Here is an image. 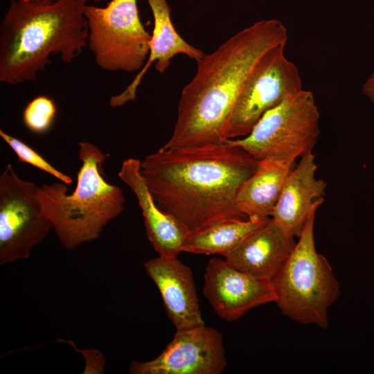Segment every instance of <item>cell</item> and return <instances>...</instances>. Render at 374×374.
I'll return each instance as SVG.
<instances>
[{
  "label": "cell",
  "mask_w": 374,
  "mask_h": 374,
  "mask_svg": "<svg viewBox=\"0 0 374 374\" xmlns=\"http://www.w3.org/2000/svg\"><path fill=\"white\" fill-rule=\"evenodd\" d=\"M258 163L226 141L162 147L141 161V172L159 208L190 233L223 220H247L238 206L237 195Z\"/></svg>",
  "instance_id": "cell-1"
},
{
  "label": "cell",
  "mask_w": 374,
  "mask_h": 374,
  "mask_svg": "<svg viewBox=\"0 0 374 374\" xmlns=\"http://www.w3.org/2000/svg\"><path fill=\"white\" fill-rule=\"evenodd\" d=\"M288 33L278 19H262L238 31L197 62V72L183 88L167 148L218 145L244 84L261 57L286 44Z\"/></svg>",
  "instance_id": "cell-2"
},
{
  "label": "cell",
  "mask_w": 374,
  "mask_h": 374,
  "mask_svg": "<svg viewBox=\"0 0 374 374\" xmlns=\"http://www.w3.org/2000/svg\"><path fill=\"white\" fill-rule=\"evenodd\" d=\"M90 1L10 0L0 24V82L35 81L51 56L67 64L79 57L88 44L85 10Z\"/></svg>",
  "instance_id": "cell-3"
},
{
  "label": "cell",
  "mask_w": 374,
  "mask_h": 374,
  "mask_svg": "<svg viewBox=\"0 0 374 374\" xmlns=\"http://www.w3.org/2000/svg\"><path fill=\"white\" fill-rule=\"evenodd\" d=\"M108 156L95 144L81 141L78 158L82 165L75 190L67 194L66 184L62 181L38 188L42 212L67 249L98 239L107 224L124 210L122 190L105 178L103 163Z\"/></svg>",
  "instance_id": "cell-4"
},
{
  "label": "cell",
  "mask_w": 374,
  "mask_h": 374,
  "mask_svg": "<svg viewBox=\"0 0 374 374\" xmlns=\"http://www.w3.org/2000/svg\"><path fill=\"white\" fill-rule=\"evenodd\" d=\"M319 206L311 211L299 241L271 281L275 303L285 316L327 328L328 310L339 295V285L327 258L315 248L314 225Z\"/></svg>",
  "instance_id": "cell-5"
},
{
  "label": "cell",
  "mask_w": 374,
  "mask_h": 374,
  "mask_svg": "<svg viewBox=\"0 0 374 374\" xmlns=\"http://www.w3.org/2000/svg\"><path fill=\"white\" fill-rule=\"evenodd\" d=\"M319 118L313 93L302 89L267 111L248 135L226 141L258 160L295 162L312 153L320 134Z\"/></svg>",
  "instance_id": "cell-6"
},
{
  "label": "cell",
  "mask_w": 374,
  "mask_h": 374,
  "mask_svg": "<svg viewBox=\"0 0 374 374\" xmlns=\"http://www.w3.org/2000/svg\"><path fill=\"white\" fill-rule=\"evenodd\" d=\"M88 44L96 64L107 71H139L145 64L151 35L141 21L137 0H111L85 10Z\"/></svg>",
  "instance_id": "cell-7"
},
{
  "label": "cell",
  "mask_w": 374,
  "mask_h": 374,
  "mask_svg": "<svg viewBox=\"0 0 374 374\" xmlns=\"http://www.w3.org/2000/svg\"><path fill=\"white\" fill-rule=\"evenodd\" d=\"M285 46L269 50L249 75L228 120L226 140L246 136L267 111L303 89L298 68L285 55Z\"/></svg>",
  "instance_id": "cell-8"
},
{
  "label": "cell",
  "mask_w": 374,
  "mask_h": 374,
  "mask_svg": "<svg viewBox=\"0 0 374 374\" xmlns=\"http://www.w3.org/2000/svg\"><path fill=\"white\" fill-rule=\"evenodd\" d=\"M39 186L8 163L0 175V264L27 259L53 229L38 199Z\"/></svg>",
  "instance_id": "cell-9"
},
{
  "label": "cell",
  "mask_w": 374,
  "mask_h": 374,
  "mask_svg": "<svg viewBox=\"0 0 374 374\" xmlns=\"http://www.w3.org/2000/svg\"><path fill=\"white\" fill-rule=\"evenodd\" d=\"M227 365L222 336L204 324L177 330L155 359L133 361L131 374H220Z\"/></svg>",
  "instance_id": "cell-10"
},
{
  "label": "cell",
  "mask_w": 374,
  "mask_h": 374,
  "mask_svg": "<svg viewBox=\"0 0 374 374\" xmlns=\"http://www.w3.org/2000/svg\"><path fill=\"white\" fill-rule=\"evenodd\" d=\"M203 293L217 314L227 321L276 299L271 280L256 278L217 258L206 267Z\"/></svg>",
  "instance_id": "cell-11"
},
{
  "label": "cell",
  "mask_w": 374,
  "mask_h": 374,
  "mask_svg": "<svg viewBox=\"0 0 374 374\" xmlns=\"http://www.w3.org/2000/svg\"><path fill=\"white\" fill-rule=\"evenodd\" d=\"M176 330L204 325L191 269L177 257L159 256L144 263Z\"/></svg>",
  "instance_id": "cell-12"
},
{
  "label": "cell",
  "mask_w": 374,
  "mask_h": 374,
  "mask_svg": "<svg viewBox=\"0 0 374 374\" xmlns=\"http://www.w3.org/2000/svg\"><path fill=\"white\" fill-rule=\"evenodd\" d=\"M294 238L269 217L224 258L243 272L271 280L292 253Z\"/></svg>",
  "instance_id": "cell-13"
},
{
  "label": "cell",
  "mask_w": 374,
  "mask_h": 374,
  "mask_svg": "<svg viewBox=\"0 0 374 374\" xmlns=\"http://www.w3.org/2000/svg\"><path fill=\"white\" fill-rule=\"evenodd\" d=\"M315 156L308 154L300 158L290 172L278 202L271 217L286 231L299 237L314 207L324 201L327 184L317 179Z\"/></svg>",
  "instance_id": "cell-14"
},
{
  "label": "cell",
  "mask_w": 374,
  "mask_h": 374,
  "mask_svg": "<svg viewBox=\"0 0 374 374\" xmlns=\"http://www.w3.org/2000/svg\"><path fill=\"white\" fill-rule=\"evenodd\" d=\"M141 161L134 158L124 160L118 177L137 199L147 238L154 250L161 256L177 257L189 231L159 208L141 175Z\"/></svg>",
  "instance_id": "cell-15"
},
{
  "label": "cell",
  "mask_w": 374,
  "mask_h": 374,
  "mask_svg": "<svg viewBox=\"0 0 374 374\" xmlns=\"http://www.w3.org/2000/svg\"><path fill=\"white\" fill-rule=\"evenodd\" d=\"M152 11L154 28L150 42V53L144 66L132 82L121 93L109 99L112 107H118L136 98L138 87L143 76L154 63L155 69L163 73L170 66L171 60L178 54L199 61L204 55L201 50L188 44L176 30L171 19L167 0H145Z\"/></svg>",
  "instance_id": "cell-16"
},
{
  "label": "cell",
  "mask_w": 374,
  "mask_h": 374,
  "mask_svg": "<svg viewBox=\"0 0 374 374\" xmlns=\"http://www.w3.org/2000/svg\"><path fill=\"white\" fill-rule=\"evenodd\" d=\"M294 162L259 160L256 170L241 185L237 195L240 211L249 220L271 217Z\"/></svg>",
  "instance_id": "cell-17"
},
{
  "label": "cell",
  "mask_w": 374,
  "mask_h": 374,
  "mask_svg": "<svg viewBox=\"0 0 374 374\" xmlns=\"http://www.w3.org/2000/svg\"><path fill=\"white\" fill-rule=\"evenodd\" d=\"M269 217L259 220L226 219L188 233L182 251L197 254H220L226 257L249 234Z\"/></svg>",
  "instance_id": "cell-18"
},
{
  "label": "cell",
  "mask_w": 374,
  "mask_h": 374,
  "mask_svg": "<svg viewBox=\"0 0 374 374\" xmlns=\"http://www.w3.org/2000/svg\"><path fill=\"white\" fill-rule=\"evenodd\" d=\"M0 136L15 152L19 161L33 166L66 185L73 183V179L69 175L57 170L42 155L20 139L11 136L3 130H0Z\"/></svg>",
  "instance_id": "cell-19"
},
{
  "label": "cell",
  "mask_w": 374,
  "mask_h": 374,
  "mask_svg": "<svg viewBox=\"0 0 374 374\" xmlns=\"http://www.w3.org/2000/svg\"><path fill=\"white\" fill-rule=\"evenodd\" d=\"M56 112L57 107L53 100L39 96L31 100L26 106L23 121L30 132L44 134L52 127Z\"/></svg>",
  "instance_id": "cell-20"
},
{
  "label": "cell",
  "mask_w": 374,
  "mask_h": 374,
  "mask_svg": "<svg viewBox=\"0 0 374 374\" xmlns=\"http://www.w3.org/2000/svg\"><path fill=\"white\" fill-rule=\"evenodd\" d=\"M362 91L374 105V72L370 75L364 83Z\"/></svg>",
  "instance_id": "cell-21"
},
{
  "label": "cell",
  "mask_w": 374,
  "mask_h": 374,
  "mask_svg": "<svg viewBox=\"0 0 374 374\" xmlns=\"http://www.w3.org/2000/svg\"><path fill=\"white\" fill-rule=\"evenodd\" d=\"M22 1H32V2L40 3H49L55 1V0H22ZM93 1H100L101 0H93Z\"/></svg>",
  "instance_id": "cell-22"
}]
</instances>
